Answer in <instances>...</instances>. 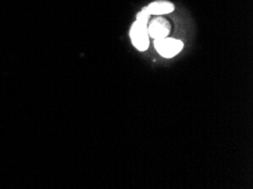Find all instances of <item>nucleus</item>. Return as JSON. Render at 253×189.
I'll return each mask as SVG.
<instances>
[{
  "instance_id": "obj_1",
  "label": "nucleus",
  "mask_w": 253,
  "mask_h": 189,
  "mask_svg": "<svg viewBox=\"0 0 253 189\" xmlns=\"http://www.w3.org/2000/svg\"><path fill=\"white\" fill-rule=\"evenodd\" d=\"M128 36L129 38H131L133 47L135 48L137 51L144 52L147 51L149 47H150V37H149L148 33L147 23L140 22L135 19V21L132 23L131 28H129Z\"/></svg>"
},
{
  "instance_id": "obj_2",
  "label": "nucleus",
  "mask_w": 253,
  "mask_h": 189,
  "mask_svg": "<svg viewBox=\"0 0 253 189\" xmlns=\"http://www.w3.org/2000/svg\"><path fill=\"white\" fill-rule=\"evenodd\" d=\"M153 45H155L156 51L163 58H167V59L177 56L184 49L183 41L170 37L156 38L153 40Z\"/></svg>"
},
{
  "instance_id": "obj_3",
  "label": "nucleus",
  "mask_w": 253,
  "mask_h": 189,
  "mask_svg": "<svg viewBox=\"0 0 253 189\" xmlns=\"http://www.w3.org/2000/svg\"><path fill=\"white\" fill-rule=\"evenodd\" d=\"M170 31V22L164 16H155L153 18H150V21L148 23L149 37L152 38L153 40L169 37Z\"/></svg>"
},
{
  "instance_id": "obj_4",
  "label": "nucleus",
  "mask_w": 253,
  "mask_h": 189,
  "mask_svg": "<svg viewBox=\"0 0 253 189\" xmlns=\"http://www.w3.org/2000/svg\"><path fill=\"white\" fill-rule=\"evenodd\" d=\"M151 16H163V15H168L175 10V5L169 0H155L145 6Z\"/></svg>"
}]
</instances>
